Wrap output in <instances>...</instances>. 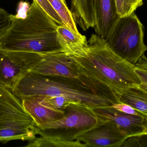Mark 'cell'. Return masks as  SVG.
Here are the masks:
<instances>
[{
    "label": "cell",
    "mask_w": 147,
    "mask_h": 147,
    "mask_svg": "<svg viewBox=\"0 0 147 147\" xmlns=\"http://www.w3.org/2000/svg\"><path fill=\"white\" fill-rule=\"evenodd\" d=\"M10 16L11 24L0 38V48L44 55L65 51L58 39V25L34 0L24 16Z\"/></svg>",
    "instance_id": "6da1fadb"
},
{
    "label": "cell",
    "mask_w": 147,
    "mask_h": 147,
    "mask_svg": "<svg viewBox=\"0 0 147 147\" xmlns=\"http://www.w3.org/2000/svg\"><path fill=\"white\" fill-rule=\"evenodd\" d=\"M69 55L86 74L116 96L129 87L140 84L135 65L117 55L106 41L96 34L91 35L88 46L83 51Z\"/></svg>",
    "instance_id": "7a4b0ae2"
},
{
    "label": "cell",
    "mask_w": 147,
    "mask_h": 147,
    "mask_svg": "<svg viewBox=\"0 0 147 147\" xmlns=\"http://www.w3.org/2000/svg\"><path fill=\"white\" fill-rule=\"evenodd\" d=\"M14 93L20 100L38 95L65 97L91 108L111 106L115 103L99 96L77 79L32 72L20 82Z\"/></svg>",
    "instance_id": "3957f363"
},
{
    "label": "cell",
    "mask_w": 147,
    "mask_h": 147,
    "mask_svg": "<svg viewBox=\"0 0 147 147\" xmlns=\"http://www.w3.org/2000/svg\"><path fill=\"white\" fill-rule=\"evenodd\" d=\"M35 126L21 100L0 83V142L32 140L37 135Z\"/></svg>",
    "instance_id": "277c9868"
},
{
    "label": "cell",
    "mask_w": 147,
    "mask_h": 147,
    "mask_svg": "<svg viewBox=\"0 0 147 147\" xmlns=\"http://www.w3.org/2000/svg\"><path fill=\"white\" fill-rule=\"evenodd\" d=\"M64 110V116L60 120L35 125L37 135L73 141L98 123V118L92 108L82 104L70 103Z\"/></svg>",
    "instance_id": "5b68a950"
},
{
    "label": "cell",
    "mask_w": 147,
    "mask_h": 147,
    "mask_svg": "<svg viewBox=\"0 0 147 147\" xmlns=\"http://www.w3.org/2000/svg\"><path fill=\"white\" fill-rule=\"evenodd\" d=\"M144 26L135 13L120 17L106 41L111 49L132 64H136L147 50Z\"/></svg>",
    "instance_id": "8992f818"
},
{
    "label": "cell",
    "mask_w": 147,
    "mask_h": 147,
    "mask_svg": "<svg viewBox=\"0 0 147 147\" xmlns=\"http://www.w3.org/2000/svg\"><path fill=\"white\" fill-rule=\"evenodd\" d=\"M31 72L77 79L99 96L115 103L119 102L117 96L112 90L86 74L66 52H59L45 55L41 63Z\"/></svg>",
    "instance_id": "52a82bcc"
},
{
    "label": "cell",
    "mask_w": 147,
    "mask_h": 147,
    "mask_svg": "<svg viewBox=\"0 0 147 147\" xmlns=\"http://www.w3.org/2000/svg\"><path fill=\"white\" fill-rule=\"evenodd\" d=\"M45 55L0 48V83L14 92L20 82L41 63Z\"/></svg>",
    "instance_id": "ba28073f"
},
{
    "label": "cell",
    "mask_w": 147,
    "mask_h": 147,
    "mask_svg": "<svg viewBox=\"0 0 147 147\" xmlns=\"http://www.w3.org/2000/svg\"><path fill=\"white\" fill-rule=\"evenodd\" d=\"M98 121H109L115 124L127 137L144 133L147 116L129 114L119 111L111 106L92 108Z\"/></svg>",
    "instance_id": "9c48e42d"
},
{
    "label": "cell",
    "mask_w": 147,
    "mask_h": 147,
    "mask_svg": "<svg viewBox=\"0 0 147 147\" xmlns=\"http://www.w3.org/2000/svg\"><path fill=\"white\" fill-rule=\"evenodd\" d=\"M127 138L115 124L109 121H101L96 127L80 135L77 140L87 147H121Z\"/></svg>",
    "instance_id": "30bf717a"
},
{
    "label": "cell",
    "mask_w": 147,
    "mask_h": 147,
    "mask_svg": "<svg viewBox=\"0 0 147 147\" xmlns=\"http://www.w3.org/2000/svg\"><path fill=\"white\" fill-rule=\"evenodd\" d=\"M21 100L24 108L32 118L36 126L59 121L64 116V110L53 106L50 102L48 96H32Z\"/></svg>",
    "instance_id": "8fae6325"
},
{
    "label": "cell",
    "mask_w": 147,
    "mask_h": 147,
    "mask_svg": "<svg viewBox=\"0 0 147 147\" xmlns=\"http://www.w3.org/2000/svg\"><path fill=\"white\" fill-rule=\"evenodd\" d=\"M96 34L107 41L120 18L115 0H94Z\"/></svg>",
    "instance_id": "7c38bea8"
},
{
    "label": "cell",
    "mask_w": 147,
    "mask_h": 147,
    "mask_svg": "<svg viewBox=\"0 0 147 147\" xmlns=\"http://www.w3.org/2000/svg\"><path fill=\"white\" fill-rule=\"evenodd\" d=\"M57 33L59 43L68 54H76L88 46L85 36L76 34L64 25L58 26Z\"/></svg>",
    "instance_id": "4fadbf2b"
},
{
    "label": "cell",
    "mask_w": 147,
    "mask_h": 147,
    "mask_svg": "<svg viewBox=\"0 0 147 147\" xmlns=\"http://www.w3.org/2000/svg\"><path fill=\"white\" fill-rule=\"evenodd\" d=\"M117 96L119 102L128 104L147 116V92L139 85L129 87Z\"/></svg>",
    "instance_id": "5bb4252c"
},
{
    "label": "cell",
    "mask_w": 147,
    "mask_h": 147,
    "mask_svg": "<svg viewBox=\"0 0 147 147\" xmlns=\"http://www.w3.org/2000/svg\"><path fill=\"white\" fill-rule=\"evenodd\" d=\"M54 10L57 13L65 26L77 35L79 32L71 11L69 9L65 1L63 0H48Z\"/></svg>",
    "instance_id": "9a60e30c"
},
{
    "label": "cell",
    "mask_w": 147,
    "mask_h": 147,
    "mask_svg": "<svg viewBox=\"0 0 147 147\" xmlns=\"http://www.w3.org/2000/svg\"><path fill=\"white\" fill-rule=\"evenodd\" d=\"M28 147H86L84 143L78 140L73 141L61 140L58 139L47 137H36L35 139L28 141L26 146Z\"/></svg>",
    "instance_id": "2e32d148"
},
{
    "label": "cell",
    "mask_w": 147,
    "mask_h": 147,
    "mask_svg": "<svg viewBox=\"0 0 147 147\" xmlns=\"http://www.w3.org/2000/svg\"><path fill=\"white\" fill-rule=\"evenodd\" d=\"M117 13L120 17L129 15L143 4V0H115Z\"/></svg>",
    "instance_id": "e0dca14e"
},
{
    "label": "cell",
    "mask_w": 147,
    "mask_h": 147,
    "mask_svg": "<svg viewBox=\"0 0 147 147\" xmlns=\"http://www.w3.org/2000/svg\"><path fill=\"white\" fill-rule=\"evenodd\" d=\"M135 71L141 82L139 87L147 92V58L145 54L135 65Z\"/></svg>",
    "instance_id": "ac0fdd59"
},
{
    "label": "cell",
    "mask_w": 147,
    "mask_h": 147,
    "mask_svg": "<svg viewBox=\"0 0 147 147\" xmlns=\"http://www.w3.org/2000/svg\"><path fill=\"white\" fill-rule=\"evenodd\" d=\"M147 147V134H141L127 137L121 147Z\"/></svg>",
    "instance_id": "d6986e66"
},
{
    "label": "cell",
    "mask_w": 147,
    "mask_h": 147,
    "mask_svg": "<svg viewBox=\"0 0 147 147\" xmlns=\"http://www.w3.org/2000/svg\"><path fill=\"white\" fill-rule=\"evenodd\" d=\"M42 9L55 21L57 24L59 25H64L63 22L62 21L60 17H59L57 13L56 12L54 9L51 5V3L48 0H34Z\"/></svg>",
    "instance_id": "ffe728a7"
},
{
    "label": "cell",
    "mask_w": 147,
    "mask_h": 147,
    "mask_svg": "<svg viewBox=\"0 0 147 147\" xmlns=\"http://www.w3.org/2000/svg\"><path fill=\"white\" fill-rule=\"evenodd\" d=\"M11 22L10 14L5 9L0 7V38L9 28Z\"/></svg>",
    "instance_id": "44dd1931"
},
{
    "label": "cell",
    "mask_w": 147,
    "mask_h": 147,
    "mask_svg": "<svg viewBox=\"0 0 147 147\" xmlns=\"http://www.w3.org/2000/svg\"><path fill=\"white\" fill-rule=\"evenodd\" d=\"M51 103L53 106L61 110H64L65 108L70 103L74 102L69 98L63 96H48Z\"/></svg>",
    "instance_id": "7402d4cb"
},
{
    "label": "cell",
    "mask_w": 147,
    "mask_h": 147,
    "mask_svg": "<svg viewBox=\"0 0 147 147\" xmlns=\"http://www.w3.org/2000/svg\"><path fill=\"white\" fill-rule=\"evenodd\" d=\"M111 107L115 108L116 109L124 112L126 114H129L132 115H136L142 116H145V114L140 112L138 110H136L135 109L131 107L129 105L126 104L122 103L119 102L117 103H115L111 106Z\"/></svg>",
    "instance_id": "603a6c76"
},
{
    "label": "cell",
    "mask_w": 147,
    "mask_h": 147,
    "mask_svg": "<svg viewBox=\"0 0 147 147\" xmlns=\"http://www.w3.org/2000/svg\"><path fill=\"white\" fill-rule=\"evenodd\" d=\"M143 133L147 134V121L146 124V127H145V130H144V132Z\"/></svg>",
    "instance_id": "cb8c5ba5"
},
{
    "label": "cell",
    "mask_w": 147,
    "mask_h": 147,
    "mask_svg": "<svg viewBox=\"0 0 147 147\" xmlns=\"http://www.w3.org/2000/svg\"><path fill=\"white\" fill-rule=\"evenodd\" d=\"M63 1H65V0H63Z\"/></svg>",
    "instance_id": "d4e9b609"
}]
</instances>
